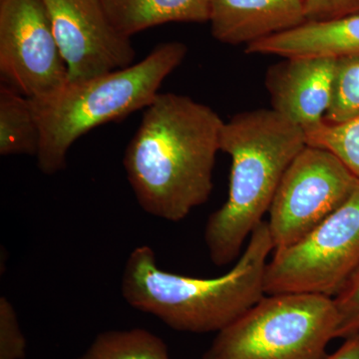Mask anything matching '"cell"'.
<instances>
[{"mask_svg":"<svg viewBox=\"0 0 359 359\" xmlns=\"http://www.w3.org/2000/svg\"><path fill=\"white\" fill-rule=\"evenodd\" d=\"M306 146L304 130L271 108L245 111L224 121L219 151L231 159L230 190L205 229L212 264L223 266L237 259L269 214L287 168Z\"/></svg>","mask_w":359,"mask_h":359,"instance_id":"3","label":"cell"},{"mask_svg":"<svg viewBox=\"0 0 359 359\" xmlns=\"http://www.w3.org/2000/svg\"><path fill=\"white\" fill-rule=\"evenodd\" d=\"M306 136V145L330 151L359 179V116L340 124L325 121Z\"/></svg>","mask_w":359,"mask_h":359,"instance_id":"17","label":"cell"},{"mask_svg":"<svg viewBox=\"0 0 359 359\" xmlns=\"http://www.w3.org/2000/svg\"><path fill=\"white\" fill-rule=\"evenodd\" d=\"M339 328L337 339H348L359 334V269L334 297Z\"/></svg>","mask_w":359,"mask_h":359,"instance_id":"19","label":"cell"},{"mask_svg":"<svg viewBox=\"0 0 359 359\" xmlns=\"http://www.w3.org/2000/svg\"><path fill=\"white\" fill-rule=\"evenodd\" d=\"M102 4L112 25L128 37L166 23L210 20V0H102Z\"/></svg>","mask_w":359,"mask_h":359,"instance_id":"13","label":"cell"},{"mask_svg":"<svg viewBox=\"0 0 359 359\" xmlns=\"http://www.w3.org/2000/svg\"><path fill=\"white\" fill-rule=\"evenodd\" d=\"M187 53L186 44L164 42L129 67L85 81L68 82L50 95L29 98L40 129L36 156L40 171L45 175L62 171L70 148L80 137L106 123L145 110Z\"/></svg>","mask_w":359,"mask_h":359,"instance_id":"4","label":"cell"},{"mask_svg":"<svg viewBox=\"0 0 359 359\" xmlns=\"http://www.w3.org/2000/svg\"><path fill=\"white\" fill-rule=\"evenodd\" d=\"M306 21L304 0H210L212 35L224 44L248 46Z\"/></svg>","mask_w":359,"mask_h":359,"instance_id":"11","label":"cell"},{"mask_svg":"<svg viewBox=\"0 0 359 359\" xmlns=\"http://www.w3.org/2000/svg\"><path fill=\"white\" fill-rule=\"evenodd\" d=\"M344 344L323 359H359V334L344 339Z\"/></svg>","mask_w":359,"mask_h":359,"instance_id":"21","label":"cell"},{"mask_svg":"<svg viewBox=\"0 0 359 359\" xmlns=\"http://www.w3.org/2000/svg\"><path fill=\"white\" fill-rule=\"evenodd\" d=\"M306 20H337L359 13V0H304Z\"/></svg>","mask_w":359,"mask_h":359,"instance_id":"20","label":"cell"},{"mask_svg":"<svg viewBox=\"0 0 359 359\" xmlns=\"http://www.w3.org/2000/svg\"><path fill=\"white\" fill-rule=\"evenodd\" d=\"M26 339L13 304L0 297V359H25Z\"/></svg>","mask_w":359,"mask_h":359,"instance_id":"18","label":"cell"},{"mask_svg":"<svg viewBox=\"0 0 359 359\" xmlns=\"http://www.w3.org/2000/svg\"><path fill=\"white\" fill-rule=\"evenodd\" d=\"M337 328L332 297L264 294L218 332L203 359H323Z\"/></svg>","mask_w":359,"mask_h":359,"instance_id":"5","label":"cell"},{"mask_svg":"<svg viewBox=\"0 0 359 359\" xmlns=\"http://www.w3.org/2000/svg\"><path fill=\"white\" fill-rule=\"evenodd\" d=\"M76 359H170V356L166 344L159 337L144 328H131L97 335Z\"/></svg>","mask_w":359,"mask_h":359,"instance_id":"15","label":"cell"},{"mask_svg":"<svg viewBox=\"0 0 359 359\" xmlns=\"http://www.w3.org/2000/svg\"><path fill=\"white\" fill-rule=\"evenodd\" d=\"M337 58L287 57L271 65L264 84L271 109L304 132L325 122L332 101Z\"/></svg>","mask_w":359,"mask_h":359,"instance_id":"10","label":"cell"},{"mask_svg":"<svg viewBox=\"0 0 359 359\" xmlns=\"http://www.w3.org/2000/svg\"><path fill=\"white\" fill-rule=\"evenodd\" d=\"M40 129L32 101L2 85L0 88V155L36 157Z\"/></svg>","mask_w":359,"mask_h":359,"instance_id":"14","label":"cell"},{"mask_svg":"<svg viewBox=\"0 0 359 359\" xmlns=\"http://www.w3.org/2000/svg\"><path fill=\"white\" fill-rule=\"evenodd\" d=\"M358 269L359 189L306 237L273 250L264 273V294L334 299Z\"/></svg>","mask_w":359,"mask_h":359,"instance_id":"6","label":"cell"},{"mask_svg":"<svg viewBox=\"0 0 359 359\" xmlns=\"http://www.w3.org/2000/svg\"><path fill=\"white\" fill-rule=\"evenodd\" d=\"M68 82L85 81L134 65L131 37L112 25L102 0H43Z\"/></svg>","mask_w":359,"mask_h":359,"instance_id":"9","label":"cell"},{"mask_svg":"<svg viewBox=\"0 0 359 359\" xmlns=\"http://www.w3.org/2000/svg\"><path fill=\"white\" fill-rule=\"evenodd\" d=\"M0 76L4 86L30 99L68 83L43 0H0Z\"/></svg>","mask_w":359,"mask_h":359,"instance_id":"8","label":"cell"},{"mask_svg":"<svg viewBox=\"0 0 359 359\" xmlns=\"http://www.w3.org/2000/svg\"><path fill=\"white\" fill-rule=\"evenodd\" d=\"M359 189V179L325 149L306 145L287 168L269 208L273 250L306 237Z\"/></svg>","mask_w":359,"mask_h":359,"instance_id":"7","label":"cell"},{"mask_svg":"<svg viewBox=\"0 0 359 359\" xmlns=\"http://www.w3.org/2000/svg\"><path fill=\"white\" fill-rule=\"evenodd\" d=\"M359 116V54L337 58L332 101L325 121L340 124Z\"/></svg>","mask_w":359,"mask_h":359,"instance_id":"16","label":"cell"},{"mask_svg":"<svg viewBox=\"0 0 359 359\" xmlns=\"http://www.w3.org/2000/svg\"><path fill=\"white\" fill-rule=\"evenodd\" d=\"M223 124L216 111L191 97L158 94L123 157L144 211L180 222L209 200Z\"/></svg>","mask_w":359,"mask_h":359,"instance_id":"1","label":"cell"},{"mask_svg":"<svg viewBox=\"0 0 359 359\" xmlns=\"http://www.w3.org/2000/svg\"><path fill=\"white\" fill-rule=\"evenodd\" d=\"M245 53L280 57H330L359 54V13L304 25L245 46Z\"/></svg>","mask_w":359,"mask_h":359,"instance_id":"12","label":"cell"},{"mask_svg":"<svg viewBox=\"0 0 359 359\" xmlns=\"http://www.w3.org/2000/svg\"><path fill=\"white\" fill-rule=\"evenodd\" d=\"M273 243L268 222L252 231L237 264L224 275L192 278L158 266L152 248L140 245L123 269V299L179 332H221L264 297V273Z\"/></svg>","mask_w":359,"mask_h":359,"instance_id":"2","label":"cell"}]
</instances>
